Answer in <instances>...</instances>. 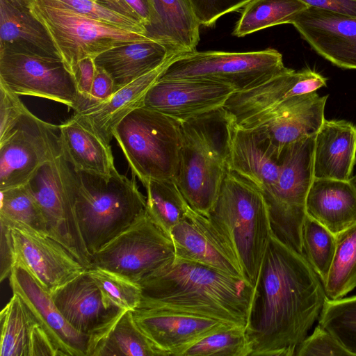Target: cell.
<instances>
[{"label": "cell", "instance_id": "836d02e7", "mask_svg": "<svg viewBox=\"0 0 356 356\" xmlns=\"http://www.w3.org/2000/svg\"><path fill=\"white\" fill-rule=\"evenodd\" d=\"M335 235V253L323 284L331 300L343 298L356 288V223Z\"/></svg>", "mask_w": 356, "mask_h": 356}, {"label": "cell", "instance_id": "9c48e42d", "mask_svg": "<svg viewBox=\"0 0 356 356\" xmlns=\"http://www.w3.org/2000/svg\"><path fill=\"white\" fill-rule=\"evenodd\" d=\"M276 49L248 52L197 51L175 56L159 79H200L236 91L254 88L289 70Z\"/></svg>", "mask_w": 356, "mask_h": 356}, {"label": "cell", "instance_id": "e0dca14e", "mask_svg": "<svg viewBox=\"0 0 356 356\" xmlns=\"http://www.w3.org/2000/svg\"><path fill=\"white\" fill-rule=\"evenodd\" d=\"M236 90L200 79H158L147 92L143 106L179 121L222 108Z\"/></svg>", "mask_w": 356, "mask_h": 356}, {"label": "cell", "instance_id": "681fc988", "mask_svg": "<svg viewBox=\"0 0 356 356\" xmlns=\"http://www.w3.org/2000/svg\"><path fill=\"white\" fill-rule=\"evenodd\" d=\"M308 7L356 17V0H300Z\"/></svg>", "mask_w": 356, "mask_h": 356}, {"label": "cell", "instance_id": "8fae6325", "mask_svg": "<svg viewBox=\"0 0 356 356\" xmlns=\"http://www.w3.org/2000/svg\"><path fill=\"white\" fill-rule=\"evenodd\" d=\"M175 257L171 238L153 222L145 211L92 255L90 268L106 269L138 283Z\"/></svg>", "mask_w": 356, "mask_h": 356}, {"label": "cell", "instance_id": "4fadbf2b", "mask_svg": "<svg viewBox=\"0 0 356 356\" xmlns=\"http://www.w3.org/2000/svg\"><path fill=\"white\" fill-rule=\"evenodd\" d=\"M62 155L58 125L27 109L0 142V191L26 184L41 165Z\"/></svg>", "mask_w": 356, "mask_h": 356}, {"label": "cell", "instance_id": "5b68a950", "mask_svg": "<svg viewBox=\"0 0 356 356\" xmlns=\"http://www.w3.org/2000/svg\"><path fill=\"white\" fill-rule=\"evenodd\" d=\"M207 217L232 247L244 279L254 287L272 232L262 193L227 170Z\"/></svg>", "mask_w": 356, "mask_h": 356}, {"label": "cell", "instance_id": "ee69618b", "mask_svg": "<svg viewBox=\"0 0 356 356\" xmlns=\"http://www.w3.org/2000/svg\"><path fill=\"white\" fill-rule=\"evenodd\" d=\"M27 109L19 95L0 84V142L15 128Z\"/></svg>", "mask_w": 356, "mask_h": 356}, {"label": "cell", "instance_id": "b9f144b4", "mask_svg": "<svg viewBox=\"0 0 356 356\" xmlns=\"http://www.w3.org/2000/svg\"><path fill=\"white\" fill-rule=\"evenodd\" d=\"M295 355L340 356L352 354L330 332L318 324L312 334L307 336L298 346Z\"/></svg>", "mask_w": 356, "mask_h": 356}, {"label": "cell", "instance_id": "ab89813d", "mask_svg": "<svg viewBox=\"0 0 356 356\" xmlns=\"http://www.w3.org/2000/svg\"><path fill=\"white\" fill-rule=\"evenodd\" d=\"M0 192V217L24 223L48 234L42 213L24 185L1 190Z\"/></svg>", "mask_w": 356, "mask_h": 356}, {"label": "cell", "instance_id": "5bb4252c", "mask_svg": "<svg viewBox=\"0 0 356 356\" xmlns=\"http://www.w3.org/2000/svg\"><path fill=\"white\" fill-rule=\"evenodd\" d=\"M0 221L10 229L15 266L25 268L49 294L88 269L49 235L19 222Z\"/></svg>", "mask_w": 356, "mask_h": 356}, {"label": "cell", "instance_id": "d6a6232c", "mask_svg": "<svg viewBox=\"0 0 356 356\" xmlns=\"http://www.w3.org/2000/svg\"><path fill=\"white\" fill-rule=\"evenodd\" d=\"M307 8L300 0H251L243 7L233 35L243 37L273 26L291 24Z\"/></svg>", "mask_w": 356, "mask_h": 356}, {"label": "cell", "instance_id": "c3c4849f", "mask_svg": "<svg viewBox=\"0 0 356 356\" xmlns=\"http://www.w3.org/2000/svg\"><path fill=\"white\" fill-rule=\"evenodd\" d=\"M1 229V281L10 276L15 266L10 232L6 223L0 221Z\"/></svg>", "mask_w": 356, "mask_h": 356}, {"label": "cell", "instance_id": "30bf717a", "mask_svg": "<svg viewBox=\"0 0 356 356\" xmlns=\"http://www.w3.org/2000/svg\"><path fill=\"white\" fill-rule=\"evenodd\" d=\"M0 84L19 95L47 99L74 111L79 106L74 76L60 57L28 46L0 47Z\"/></svg>", "mask_w": 356, "mask_h": 356}, {"label": "cell", "instance_id": "4316f807", "mask_svg": "<svg viewBox=\"0 0 356 356\" xmlns=\"http://www.w3.org/2000/svg\"><path fill=\"white\" fill-rule=\"evenodd\" d=\"M306 212L334 234L356 223V186L352 178H314L306 200Z\"/></svg>", "mask_w": 356, "mask_h": 356}, {"label": "cell", "instance_id": "db71d44e", "mask_svg": "<svg viewBox=\"0 0 356 356\" xmlns=\"http://www.w3.org/2000/svg\"><path fill=\"white\" fill-rule=\"evenodd\" d=\"M353 181L354 182L355 185L356 186V175L354 177H352Z\"/></svg>", "mask_w": 356, "mask_h": 356}, {"label": "cell", "instance_id": "f35d334b", "mask_svg": "<svg viewBox=\"0 0 356 356\" xmlns=\"http://www.w3.org/2000/svg\"><path fill=\"white\" fill-rule=\"evenodd\" d=\"M250 356L245 328L231 325L213 332L188 347L183 356Z\"/></svg>", "mask_w": 356, "mask_h": 356}, {"label": "cell", "instance_id": "44dd1931", "mask_svg": "<svg viewBox=\"0 0 356 356\" xmlns=\"http://www.w3.org/2000/svg\"><path fill=\"white\" fill-rule=\"evenodd\" d=\"M281 167V154L261 127L245 129L232 121L228 170L263 193L277 182Z\"/></svg>", "mask_w": 356, "mask_h": 356}, {"label": "cell", "instance_id": "f1b7e54d", "mask_svg": "<svg viewBox=\"0 0 356 356\" xmlns=\"http://www.w3.org/2000/svg\"><path fill=\"white\" fill-rule=\"evenodd\" d=\"M63 156L76 170L110 175L114 169L111 146L74 115L58 125Z\"/></svg>", "mask_w": 356, "mask_h": 356}, {"label": "cell", "instance_id": "f907efd6", "mask_svg": "<svg viewBox=\"0 0 356 356\" xmlns=\"http://www.w3.org/2000/svg\"><path fill=\"white\" fill-rule=\"evenodd\" d=\"M95 1L120 14L135 19L143 24L137 13L124 0H96Z\"/></svg>", "mask_w": 356, "mask_h": 356}, {"label": "cell", "instance_id": "603a6c76", "mask_svg": "<svg viewBox=\"0 0 356 356\" xmlns=\"http://www.w3.org/2000/svg\"><path fill=\"white\" fill-rule=\"evenodd\" d=\"M173 57L120 88L108 99L88 104L74 111L73 115L110 144L115 127L131 111L143 106L147 92L161 77Z\"/></svg>", "mask_w": 356, "mask_h": 356}, {"label": "cell", "instance_id": "3957f363", "mask_svg": "<svg viewBox=\"0 0 356 356\" xmlns=\"http://www.w3.org/2000/svg\"><path fill=\"white\" fill-rule=\"evenodd\" d=\"M67 163L75 213L91 257L146 211V197L139 191L135 176L129 179L116 168L104 176L76 170Z\"/></svg>", "mask_w": 356, "mask_h": 356}, {"label": "cell", "instance_id": "d6986e66", "mask_svg": "<svg viewBox=\"0 0 356 356\" xmlns=\"http://www.w3.org/2000/svg\"><path fill=\"white\" fill-rule=\"evenodd\" d=\"M132 312L138 327L165 356H183L188 347L202 338L234 325L212 318L161 309L138 307Z\"/></svg>", "mask_w": 356, "mask_h": 356}, {"label": "cell", "instance_id": "83f0119b", "mask_svg": "<svg viewBox=\"0 0 356 356\" xmlns=\"http://www.w3.org/2000/svg\"><path fill=\"white\" fill-rule=\"evenodd\" d=\"M175 56L165 46L150 39L118 45L94 60L111 75L116 92Z\"/></svg>", "mask_w": 356, "mask_h": 356}, {"label": "cell", "instance_id": "11a10c76", "mask_svg": "<svg viewBox=\"0 0 356 356\" xmlns=\"http://www.w3.org/2000/svg\"><path fill=\"white\" fill-rule=\"evenodd\" d=\"M94 1H96V0H94Z\"/></svg>", "mask_w": 356, "mask_h": 356}, {"label": "cell", "instance_id": "ba28073f", "mask_svg": "<svg viewBox=\"0 0 356 356\" xmlns=\"http://www.w3.org/2000/svg\"><path fill=\"white\" fill-rule=\"evenodd\" d=\"M315 136L305 138L283 149L279 178L273 186L262 193L272 233L301 254L302 230L307 216L306 200L314 179Z\"/></svg>", "mask_w": 356, "mask_h": 356}, {"label": "cell", "instance_id": "8992f818", "mask_svg": "<svg viewBox=\"0 0 356 356\" xmlns=\"http://www.w3.org/2000/svg\"><path fill=\"white\" fill-rule=\"evenodd\" d=\"M181 122L141 106L129 113L113 131L134 176L143 185L149 179L175 178L181 147Z\"/></svg>", "mask_w": 356, "mask_h": 356}, {"label": "cell", "instance_id": "cb8c5ba5", "mask_svg": "<svg viewBox=\"0 0 356 356\" xmlns=\"http://www.w3.org/2000/svg\"><path fill=\"white\" fill-rule=\"evenodd\" d=\"M327 99V95L319 96L316 91L293 96L259 127L281 154L286 146L316 135L325 120Z\"/></svg>", "mask_w": 356, "mask_h": 356}, {"label": "cell", "instance_id": "816d5d0a", "mask_svg": "<svg viewBox=\"0 0 356 356\" xmlns=\"http://www.w3.org/2000/svg\"><path fill=\"white\" fill-rule=\"evenodd\" d=\"M137 13L145 28L149 24L150 9L148 0H124Z\"/></svg>", "mask_w": 356, "mask_h": 356}, {"label": "cell", "instance_id": "7a4b0ae2", "mask_svg": "<svg viewBox=\"0 0 356 356\" xmlns=\"http://www.w3.org/2000/svg\"><path fill=\"white\" fill-rule=\"evenodd\" d=\"M138 283L142 290L138 307L187 313L246 327L254 287L244 279L175 257Z\"/></svg>", "mask_w": 356, "mask_h": 356}, {"label": "cell", "instance_id": "e575fe53", "mask_svg": "<svg viewBox=\"0 0 356 356\" xmlns=\"http://www.w3.org/2000/svg\"><path fill=\"white\" fill-rule=\"evenodd\" d=\"M35 320L22 299L13 293L0 314L1 356H29V332Z\"/></svg>", "mask_w": 356, "mask_h": 356}, {"label": "cell", "instance_id": "bcb514c9", "mask_svg": "<svg viewBox=\"0 0 356 356\" xmlns=\"http://www.w3.org/2000/svg\"><path fill=\"white\" fill-rule=\"evenodd\" d=\"M38 355L59 356L47 332L35 319L29 332V356Z\"/></svg>", "mask_w": 356, "mask_h": 356}, {"label": "cell", "instance_id": "d590c367", "mask_svg": "<svg viewBox=\"0 0 356 356\" xmlns=\"http://www.w3.org/2000/svg\"><path fill=\"white\" fill-rule=\"evenodd\" d=\"M318 324L356 356V295L331 300L326 298Z\"/></svg>", "mask_w": 356, "mask_h": 356}, {"label": "cell", "instance_id": "60d3db41", "mask_svg": "<svg viewBox=\"0 0 356 356\" xmlns=\"http://www.w3.org/2000/svg\"><path fill=\"white\" fill-rule=\"evenodd\" d=\"M59 1L70 8L91 19L147 35L145 28L140 22L120 14L94 0Z\"/></svg>", "mask_w": 356, "mask_h": 356}, {"label": "cell", "instance_id": "52a82bcc", "mask_svg": "<svg viewBox=\"0 0 356 356\" xmlns=\"http://www.w3.org/2000/svg\"><path fill=\"white\" fill-rule=\"evenodd\" d=\"M30 10L47 29L59 56L74 76L78 63L84 58H95L124 43L150 40L146 34L88 17L59 0H34Z\"/></svg>", "mask_w": 356, "mask_h": 356}, {"label": "cell", "instance_id": "ac0fdd59", "mask_svg": "<svg viewBox=\"0 0 356 356\" xmlns=\"http://www.w3.org/2000/svg\"><path fill=\"white\" fill-rule=\"evenodd\" d=\"M291 24L318 54L337 67L356 70V17L308 7Z\"/></svg>", "mask_w": 356, "mask_h": 356}, {"label": "cell", "instance_id": "f5cc1de1", "mask_svg": "<svg viewBox=\"0 0 356 356\" xmlns=\"http://www.w3.org/2000/svg\"><path fill=\"white\" fill-rule=\"evenodd\" d=\"M8 1L20 7L30 8L34 0H7Z\"/></svg>", "mask_w": 356, "mask_h": 356}, {"label": "cell", "instance_id": "1f68e13d", "mask_svg": "<svg viewBox=\"0 0 356 356\" xmlns=\"http://www.w3.org/2000/svg\"><path fill=\"white\" fill-rule=\"evenodd\" d=\"M146 189V213L153 222L170 237L172 228L191 207L175 178L149 179Z\"/></svg>", "mask_w": 356, "mask_h": 356}, {"label": "cell", "instance_id": "4dcf8cb0", "mask_svg": "<svg viewBox=\"0 0 356 356\" xmlns=\"http://www.w3.org/2000/svg\"><path fill=\"white\" fill-rule=\"evenodd\" d=\"M13 44L59 56L47 29L30 8L0 0V47Z\"/></svg>", "mask_w": 356, "mask_h": 356}, {"label": "cell", "instance_id": "2e32d148", "mask_svg": "<svg viewBox=\"0 0 356 356\" xmlns=\"http://www.w3.org/2000/svg\"><path fill=\"white\" fill-rule=\"evenodd\" d=\"M170 238L176 258L244 279L238 260L224 236L207 216L191 207L172 228Z\"/></svg>", "mask_w": 356, "mask_h": 356}, {"label": "cell", "instance_id": "6da1fadb", "mask_svg": "<svg viewBox=\"0 0 356 356\" xmlns=\"http://www.w3.org/2000/svg\"><path fill=\"white\" fill-rule=\"evenodd\" d=\"M326 298L306 258L271 232L245 327L250 356L295 355Z\"/></svg>", "mask_w": 356, "mask_h": 356}, {"label": "cell", "instance_id": "74e56055", "mask_svg": "<svg viewBox=\"0 0 356 356\" xmlns=\"http://www.w3.org/2000/svg\"><path fill=\"white\" fill-rule=\"evenodd\" d=\"M88 273L98 286L109 309L134 311L140 303L142 290L138 283L118 273L97 267Z\"/></svg>", "mask_w": 356, "mask_h": 356}, {"label": "cell", "instance_id": "7402d4cb", "mask_svg": "<svg viewBox=\"0 0 356 356\" xmlns=\"http://www.w3.org/2000/svg\"><path fill=\"white\" fill-rule=\"evenodd\" d=\"M50 295L67 321L89 340L106 329L122 311L106 306L88 270Z\"/></svg>", "mask_w": 356, "mask_h": 356}, {"label": "cell", "instance_id": "d4e9b609", "mask_svg": "<svg viewBox=\"0 0 356 356\" xmlns=\"http://www.w3.org/2000/svg\"><path fill=\"white\" fill-rule=\"evenodd\" d=\"M150 19L145 26L148 38L175 54L196 51L200 23L190 0H148Z\"/></svg>", "mask_w": 356, "mask_h": 356}, {"label": "cell", "instance_id": "9a60e30c", "mask_svg": "<svg viewBox=\"0 0 356 356\" xmlns=\"http://www.w3.org/2000/svg\"><path fill=\"white\" fill-rule=\"evenodd\" d=\"M327 79L310 69H290L248 90L235 92L223 108L232 122L252 129L266 122L289 98L326 86Z\"/></svg>", "mask_w": 356, "mask_h": 356}, {"label": "cell", "instance_id": "f546056e", "mask_svg": "<svg viewBox=\"0 0 356 356\" xmlns=\"http://www.w3.org/2000/svg\"><path fill=\"white\" fill-rule=\"evenodd\" d=\"M165 356L141 331L133 312L122 310L101 333L90 339L87 356Z\"/></svg>", "mask_w": 356, "mask_h": 356}, {"label": "cell", "instance_id": "277c9868", "mask_svg": "<svg viewBox=\"0 0 356 356\" xmlns=\"http://www.w3.org/2000/svg\"><path fill=\"white\" fill-rule=\"evenodd\" d=\"M180 122L175 179L190 207L207 216L228 170L232 119L222 107Z\"/></svg>", "mask_w": 356, "mask_h": 356}, {"label": "cell", "instance_id": "f6af8a7d", "mask_svg": "<svg viewBox=\"0 0 356 356\" xmlns=\"http://www.w3.org/2000/svg\"><path fill=\"white\" fill-rule=\"evenodd\" d=\"M95 70L96 65L93 58H84L77 64L74 78L79 93V106L85 102H92L90 92Z\"/></svg>", "mask_w": 356, "mask_h": 356}, {"label": "cell", "instance_id": "484cf974", "mask_svg": "<svg viewBox=\"0 0 356 356\" xmlns=\"http://www.w3.org/2000/svg\"><path fill=\"white\" fill-rule=\"evenodd\" d=\"M355 163L356 125L325 119L315 136L314 178L349 180Z\"/></svg>", "mask_w": 356, "mask_h": 356}, {"label": "cell", "instance_id": "8d00e7d4", "mask_svg": "<svg viewBox=\"0 0 356 356\" xmlns=\"http://www.w3.org/2000/svg\"><path fill=\"white\" fill-rule=\"evenodd\" d=\"M302 254L325 283L336 249V235L307 215L302 230Z\"/></svg>", "mask_w": 356, "mask_h": 356}, {"label": "cell", "instance_id": "7c38bea8", "mask_svg": "<svg viewBox=\"0 0 356 356\" xmlns=\"http://www.w3.org/2000/svg\"><path fill=\"white\" fill-rule=\"evenodd\" d=\"M67 165L63 155L48 161L24 186L42 213L48 234L90 268L91 257L76 219L67 179Z\"/></svg>", "mask_w": 356, "mask_h": 356}, {"label": "cell", "instance_id": "7dc6e473", "mask_svg": "<svg viewBox=\"0 0 356 356\" xmlns=\"http://www.w3.org/2000/svg\"><path fill=\"white\" fill-rule=\"evenodd\" d=\"M115 92V84L111 75L102 67L96 65L90 97L94 102H102Z\"/></svg>", "mask_w": 356, "mask_h": 356}, {"label": "cell", "instance_id": "ffe728a7", "mask_svg": "<svg viewBox=\"0 0 356 356\" xmlns=\"http://www.w3.org/2000/svg\"><path fill=\"white\" fill-rule=\"evenodd\" d=\"M8 278L13 293L22 299L44 328L59 356H87L89 337L67 321L51 295L25 268L15 266Z\"/></svg>", "mask_w": 356, "mask_h": 356}, {"label": "cell", "instance_id": "7bdbcfd3", "mask_svg": "<svg viewBox=\"0 0 356 356\" xmlns=\"http://www.w3.org/2000/svg\"><path fill=\"white\" fill-rule=\"evenodd\" d=\"M251 0H190L200 25L213 26L224 15L243 8Z\"/></svg>", "mask_w": 356, "mask_h": 356}]
</instances>
